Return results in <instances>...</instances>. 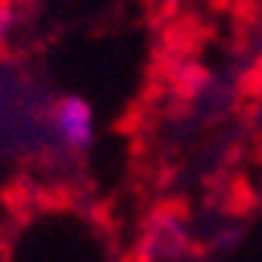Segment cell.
Instances as JSON below:
<instances>
[{"mask_svg":"<svg viewBox=\"0 0 262 262\" xmlns=\"http://www.w3.org/2000/svg\"><path fill=\"white\" fill-rule=\"evenodd\" d=\"M47 135L66 153H84L97 138V116L84 97H59L47 106Z\"/></svg>","mask_w":262,"mask_h":262,"instance_id":"6da1fadb","label":"cell"},{"mask_svg":"<svg viewBox=\"0 0 262 262\" xmlns=\"http://www.w3.org/2000/svg\"><path fill=\"white\" fill-rule=\"evenodd\" d=\"M187 250V228L178 215H156L147 228V253L159 262H175Z\"/></svg>","mask_w":262,"mask_h":262,"instance_id":"7a4b0ae2","label":"cell"},{"mask_svg":"<svg viewBox=\"0 0 262 262\" xmlns=\"http://www.w3.org/2000/svg\"><path fill=\"white\" fill-rule=\"evenodd\" d=\"M19 19H22V13L16 7V0H0V44H7L16 35Z\"/></svg>","mask_w":262,"mask_h":262,"instance_id":"3957f363","label":"cell"}]
</instances>
